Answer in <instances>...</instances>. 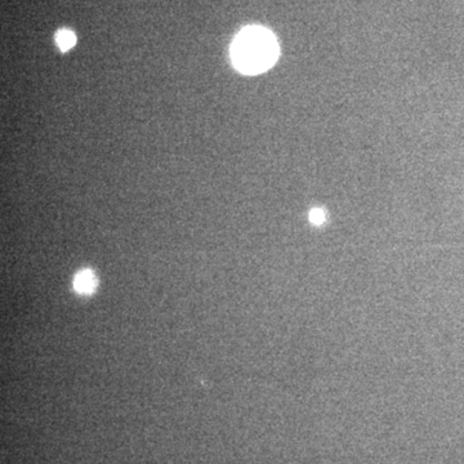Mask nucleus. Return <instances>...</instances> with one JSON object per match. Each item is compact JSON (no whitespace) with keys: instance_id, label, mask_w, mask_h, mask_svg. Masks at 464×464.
Listing matches in <instances>:
<instances>
[{"instance_id":"1","label":"nucleus","mask_w":464,"mask_h":464,"mask_svg":"<svg viewBox=\"0 0 464 464\" xmlns=\"http://www.w3.org/2000/svg\"><path fill=\"white\" fill-rule=\"evenodd\" d=\"M279 43L269 30L248 26L241 30L231 44L233 67L245 75L265 73L279 58Z\"/></svg>"},{"instance_id":"2","label":"nucleus","mask_w":464,"mask_h":464,"mask_svg":"<svg viewBox=\"0 0 464 464\" xmlns=\"http://www.w3.org/2000/svg\"><path fill=\"white\" fill-rule=\"evenodd\" d=\"M97 286V277L91 269H83L74 279V289L79 294H91Z\"/></svg>"},{"instance_id":"3","label":"nucleus","mask_w":464,"mask_h":464,"mask_svg":"<svg viewBox=\"0 0 464 464\" xmlns=\"http://www.w3.org/2000/svg\"><path fill=\"white\" fill-rule=\"evenodd\" d=\"M56 42H57L59 50L62 52L71 50L74 45L76 44V37L73 31L70 30H59L56 35Z\"/></svg>"},{"instance_id":"4","label":"nucleus","mask_w":464,"mask_h":464,"mask_svg":"<svg viewBox=\"0 0 464 464\" xmlns=\"http://www.w3.org/2000/svg\"><path fill=\"white\" fill-rule=\"evenodd\" d=\"M308 217H310V222L312 225L321 226L323 224H325V221H327V213L321 208H313L310 211Z\"/></svg>"}]
</instances>
